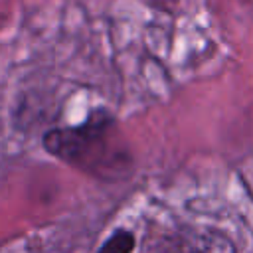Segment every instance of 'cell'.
<instances>
[{"label":"cell","instance_id":"1","mask_svg":"<svg viewBox=\"0 0 253 253\" xmlns=\"http://www.w3.org/2000/svg\"><path fill=\"white\" fill-rule=\"evenodd\" d=\"M42 144L47 154L101 180L125 178L132 166L128 144L105 111L91 113L79 125L47 130Z\"/></svg>","mask_w":253,"mask_h":253},{"label":"cell","instance_id":"2","mask_svg":"<svg viewBox=\"0 0 253 253\" xmlns=\"http://www.w3.org/2000/svg\"><path fill=\"white\" fill-rule=\"evenodd\" d=\"M158 253H235V247L221 231L182 227L168 233L160 241Z\"/></svg>","mask_w":253,"mask_h":253},{"label":"cell","instance_id":"3","mask_svg":"<svg viewBox=\"0 0 253 253\" xmlns=\"http://www.w3.org/2000/svg\"><path fill=\"white\" fill-rule=\"evenodd\" d=\"M132 249H134V235L128 229H119L99 247L97 253H132Z\"/></svg>","mask_w":253,"mask_h":253}]
</instances>
